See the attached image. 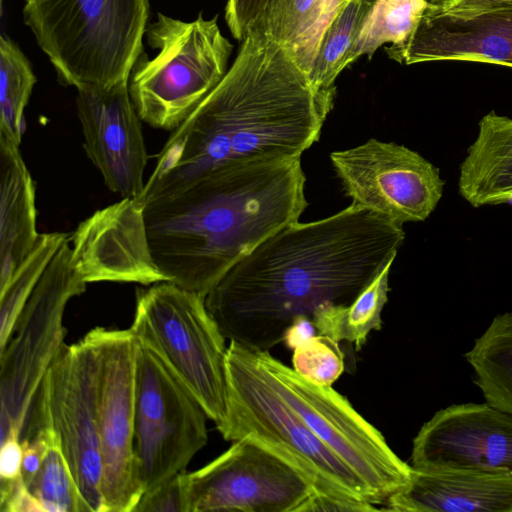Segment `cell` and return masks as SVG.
Segmentation results:
<instances>
[{
	"instance_id": "cell-18",
	"label": "cell",
	"mask_w": 512,
	"mask_h": 512,
	"mask_svg": "<svg viewBox=\"0 0 512 512\" xmlns=\"http://www.w3.org/2000/svg\"><path fill=\"white\" fill-rule=\"evenodd\" d=\"M386 52L405 65L467 61L512 68V10L454 16L431 6L407 42Z\"/></svg>"
},
{
	"instance_id": "cell-28",
	"label": "cell",
	"mask_w": 512,
	"mask_h": 512,
	"mask_svg": "<svg viewBox=\"0 0 512 512\" xmlns=\"http://www.w3.org/2000/svg\"><path fill=\"white\" fill-rule=\"evenodd\" d=\"M69 238V234L63 232L40 234L31 253L15 271L6 288L0 292V351L11 337L17 317L49 262Z\"/></svg>"
},
{
	"instance_id": "cell-24",
	"label": "cell",
	"mask_w": 512,
	"mask_h": 512,
	"mask_svg": "<svg viewBox=\"0 0 512 512\" xmlns=\"http://www.w3.org/2000/svg\"><path fill=\"white\" fill-rule=\"evenodd\" d=\"M391 266L388 265L349 305L319 309L312 317L317 333L338 342L348 341L359 351L368 335L381 329Z\"/></svg>"
},
{
	"instance_id": "cell-16",
	"label": "cell",
	"mask_w": 512,
	"mask_h": 512,
	"mask_svg": "<svg viewBox=\"0 0 512 512\" xmlns=\"http://www.w3.org/2000/svg\"><path fill=\"white\" fill-rule=\"evenodd\" d=\"M76 109L84 150L107 188L122 198L139 199L148 154L128 82L77 89Z\"/></svg>"
},
{
	"instance_id": "cell-13",
	"label": "cell",
	"mask_w": 512,
	"mask_h": 512,
	"mask_svg": "<svg viewBox=\"0 0 512 512\" xmlns=\"http://www.w3.org/2000/svg\"><path fill=\"white\" fill-rule=\"evenodd\" d=\"M352 203L403 226L425 221L442 198L440 170L418 152L374 138L330 154Z\"/></svg>"
},
{
	"instance_id": "cell-26",
	"label": "cell",
	"mask_w": 512,
	"mask_h": 512,
	"mask_svg": "<svg viewBox=\"0 0 512 512\" xmlns=\"http://www.w3.org/2000/svg\"><path fill=\"white\" fill-rule=\"evenodd\" d=\"M37 79L17 43L0 36V137L20 145L25 132L24 110Z\"/></svg>"
},
{
	"instance_id": "cell-10",
	"label": "cell",
	"mask_w": 512,
	"mask_h": 512,
	"mask_svg": "<svg viewBox=\"0 0 512 512\" xmlns=\"http://www.w3.org/2000/svg\"><path fill=\"white\" fill-rule=\"evenodd\" d=\"M255 354L276 391L358 476L374 505L384 504L409 484L411 465L393 452L382 433L347 398L332 386L306 380L269 351Z\"/></svg>"
},
{
	"instance_id": "cell-5",
	"label": "cell",
	"mask_w": 512,
	"mask_h": 512,
	"mask_svg": "<svg viewBox=\"0 0 512 512\" xmlns=\"http://www.w3.org/2000/svg\"><path fill=\"white\" fill-rule=\"evenodd\" d=\"M227 370V415L217 428L225 440L262 443L308 479L313 496L373 504L358 476L276 391L254 351L230 342Z\"/></svg>"
},
{
	"instance_id": "cell-27",
	"label": "cell",
	"mask_w": 512,
	"mask_h": 512,
	"mask_svg": "<svg viewBox=\"0 0 512 512\" xmlns=\"http://www.w3.org/2000/svg\"><path fill=\"white\" fill-rule=\"evenodd\" d=\"M374 0H349L328 26L309 78L321 89L335 88V80L349 65L363 17Z\"/></svg>"
},
{
	"instance_id": "cell-17",
	"label": "cell",
	"mask_w": 512,
	"mask_h": 512,
	"mask_svg": "<svg viewBox=\"0 0 512 512\" xmlns=\"http://www.w3.org/2000/svg\"><path fill=\"white\" fill-rule=\"evenodd\" d=\"M70 241L73 263L87 284L166 281L151 255L144 204L138 199L122 198L97 210L78 225Z\"/></svg>"
},
{
	"instance_id": "cell-8",
	"label": "cell",
	"mask_w": 512,
	"mask_h": 512,
	"mask_svg": "<svg viewBox=\"0 0 512 512\" xmlns=\"http://www.w3.org/2000/svg\"><path fill=\"white\" fill-rule=\"evenodd\" d=\"M98 357L85 336L63 343L34 397L20 440L51 429L88 512H103L102 458L97 416Z\"/></svg>"
},
{
	"instance_id": "cell-37",
	"label": "cell",
	"mask_w": 512,
	"mask_h": 512,
	"mask_svg": "<svg viewBox=\"0 0 512 512\" xmlns=\"http://www.w3.org/2000/svg\"><path fill=\"white\" fill-rule=\"evenodd\" d=\"M425 1L434 6H442L449 0H425Z\"/></svg>"
},
{
	"instance_id": "cell-11",
	"label": "cell",
	"mask_w": 512,
	"mask_h": 512,
	"mask_svg": "<svg viewBox=\"0 0 512 512\" xmlns=\"http://www.w3.org/2000/svg\"><path fill=\"white\" fill-rule=\"evenodd\" d=\"M134 452L143 493L183 471L207 443V414L167 365L135 338Z\"/></svg>"
},
{
	"instance_id": "cell-32",
	"label": "cell",
	"mask_w": 512,
	"mask_h": 512,
	"mask_svg": "<svg viewBox=\"0 0 512 512\" xmlns=\"http://www.w3.org/2000/svg\"><path fill=\"white\" fill-rule=\"evenodd\" d=\"M267 0H227L225 20L232 36L241 41L262 14Z\"/></svg>"
},
{
	"instance_id": "cell-12",
	"label": "cell",
	"mask_w": 512,
	"mask_h": 512,
	"mask_svg": "<svg viewBox=\"0 0 512 512\" xmlns=\"http://www.w3.org/2000/svg\"><path fill=\"white\" fill-rule=\"evenodd\" d=\"M85 336L98 357L103 512H133L143 495L134 452L135 337L130 328L102 327Z\"/></svg>"
},
{
	"instance_id": "cell-36",
	"label": "cell",
	"mask_w": 512,
	"mask_h": 512,
	"mask_svg": "<svg viewBox=\"0 0 512 512\" xmlns=\"http://www.w3.org/2000/svg\"><path fill=\"white\" fill-rule=\"evenodd\" d=\"M317 334L318 333L312 319L307 316H301L298 317L286 330L283 342L288 348L294 349L302 342Z\"/></svg>"
},
{
	"instance_id": "cell-30",
	"label": "cell",
	"mask_w": 512,
	"mask_h": 512,
	"mask_svg": "<svg viewBox=\"0 0 512 512\" xmlns=\"http://www.w3.org/2000/svg\"><path fill=\"white\" fill-rule=\"evenodd\" d=\"M292 366L306 380L332 386L344 371V353L338 341L317 334L293 349Z\"/></svg>"
},
{
	"instance_id": "cell-14",
	"label": "cell",
	"mask_w": 512,
	"mask_h": 512,
	"mask_svg": "<svg viewBox=\"0 0 512 512\" xmlns=\"http://www.w3.org/2000/svg\"><path fill=\"white\" fill-rule=\"evenodd\" d=\"M188 479L191 512H300L314 492L297 468L250 436Z\"/></svg>"
},
{
	"instance_id": "cell-35",
	"label": "cell",
	"mask_w": 512,
	"mask_h": 512,
	"mask_svg": "<svg viewBox=\"0 0 512 512\" xmlns=\"http://www.w3.org/2000/svg\"><path fill=\"white\" fill-rule=\"evenodd\" d=\"M440 10L454 16H470L495 10H512V0H449Z\"/></svg>"
},
{
	"instance_id": "cell-20",
	"label": "cell",
	"mask_w": 512,
	"mask_h": 512,
	"mask_svg": "<svg viewBox=\"0 0 512 512\" xmlns=\"http://www.w3.org/2000/svg\"><path fill=\"white\" fill-rule=\"evenodd\" d=\"M19 146L0 137V292L35 247V185Z\"/></svg>"
},
{
	"instance_id": "cell-3",
	"label": "cell",
	"mask_w": 512,
	"mask_h": 512,
	"mask_svg": "<svg viewBox=\"0 0 512 512\" xmlns=\"http://www.w3.org/2000/svg\"><path fill=\"white\" fill-rule=\"evenodd\" d=\"M301 157L234 163L144 205L151 255L166 281L203 297L308 203Z\"/></svg>"
},
{
	"instance_id": "cell-6",
	"label": "cell",
	"mask_w": 512,
	"mask_h": 512,
	"mask_svg": "<svg viewBox=\"0 0 512 512\" xmlns=\"http://www.w3.org/2000/svg\"><path fill=\"white\" fill-rule=\"evenodd\" d=\"M145 36L157 52L152 58L140 54L129 94L143 122L173 131L224 78L233 45L221 32L218 15L205 19L202 13L183 21L158 12Z\"/></svg>"
},
{
	"instance_id": "cell-21",
	"label": "cell",
	"mask_w": 512,
	"mask_h": 512,
	"mask_svg": "<svg viewBox=\"0 0 512 512\" xmlns=\"http://www.w3.org/2000/svg\"><path fill=\"white\" fill-rule=\"evenodd\" d=\"M459 194L475 208L512 201V118L491 111L459 167Z\"/></svg>"
},
{
	"instance_id": "cell-22",
	"label": "cell",
	"mask_w": 512,
	"mask_h": 512,
	"mask_svg": "<svg viewBox=\"0 0 512 512\" xmlns=\"http://www.w3.org/2000/svg\"><path fill=\"white\" fill-rule=\"evenodd\" d=\"M348 1L267 0L253 25L287 49L309 76L328 26Z\"/></svg>"
},
{
	"instance_id": "cell-15",
	"label": "cell",
	"mask_w": 512,
	"mask_h": 512,
	"mask_svg": "<svg viewBox=\"0 0 512 512\" xmlns=\"http://www.w3.org/2000/svg\"><path fill=\"white\" fill-rule=\"evenodd\" d=\"M411 467L512 476V413L488 402L437 411L413 439Z\"/></svg>"
},
{
	"instance_id": "cell-31",
	"label": "cell",
	"mask_w": 512,
	"mask_h": 512,
	"mask_svg": "<svg viewBox=\"0 0 512 512\" xmlns=\"http://www.w3.org/2000/svg\"><path fill=\"white\" fill-rule=\"evenodd\" d=\"M133 512H191L188 473L183 470L144 492Z\"/></svg>"
},
{
	"instance_id": "cell-29",
	"label": "cell",
	"mask_w": 512,
	"mask_h": 512,
	"mask_svg": "<svg viewBox=\"0 0 512 512\" xmlns=\"http://www.w3.org/2000/svg\"><path fill=\"white\" fill-rule=\"evenodd\" d=\"M27 487L43 512H88L52 430L42 465Z\"/></svg>"
},
{
	"instance_id": "cell-23",
	"label": "cell",
	"mask_w": 512,
	"mask_h": 512,
	"mask_svg": "<svg viewBox=\"0 0 512 512\" xmlns=\"http://www.w3.org/2000/svg\"><path fill=\"white\" fill-rule=\"evenodd\" d=\"M464 358L486 402L512 413V312L496 315Z\"/></svg>"
},
{
	"instance_id": "cell-7",
	"label": "cell",
	"mask_w": 512,
	"mask_h": 512,
	"mask_svg": "<svg viewBox=\"0 0 512 512\" xmlns=\"http://www.w3.org/2000/svg\"><path fill=\"white\" fill-rule=\"evenodd\" d=\"M130 330L220 427L228 407V347L205 306V297L169 281L139 289Z\"/></svg>"
},
{
	"instance_id": "cell-25",
	"label": "cell",
	"mask_w": 512,
	"mask_h": 512,
	"mask_svg": "<svg viewBox=\"0 0 512 512\" xmlns=\"http://www.w3.org/2000/svg\"><path fill=\"white\" fill-rule=\"evenodd\" d=\"M431 6L425 0H374L363 17L349 65L363 55L371 60L386 43L394 47L406 43Z\"/></svg>"
},
{
	"instance_id": "cell-33",
	"label": "cell",
	"mask_w": 512,
	"mask_h": 512,
	"mask_svg": "<svg viewBox=\"0 0 512 512\" xmlns=\"http://www.w3.org/2000/svg\"><path fill=\"white\" fill-rule=\"evenodd\" d=\"M0 510L2 512H43L22 476L12 481H0Z\"/></svg>"
},
{
	"instance_id": "cell-1",
	"label": "cell",
	"mask_w": 512,
	"mask_h": 512,
	"mask_svg": "<svg viewBox=\"0 0 512 512\" xmlns=\"http://www.w3.org/2000/svg\"><path fill=\"white\" fill-rule=\"evenodd\" d=\"M404 240L402 225L353 203L326 218L296 221L232 266L205 306L230 342L269 351L298 317L353 302L393 264Z\"/></svg>"
},
{
	"instance_id": "cell-4",
	"label": "cell",
	"mask_w": 512,
	"mask_h": 512,
	"mask_svg": "<svg viewBox=\"0 0 512 512\" xmlns=\"http://www.w3.org/2000/svg\"><path fill=\"white\" fill-rule=\"evenodd\" d=\"M22 13L58 81L76 90L128 82L144 51L149 0H23Z\"/></svg>"
},
{
	"instance_id": "cell-19",
	"label": "cell",
	"mask_w": 512,
	"mask_h": 512,
	"mask_svg": "<svg viewBox=\"0 0 512 512\" xmlns=\"http://www.w3.org/2000/svg\"><path fill=\"white\" fill-rule=\"evenodd\" d=\"M384 505L393 512H512V476L413 469L409 484Z\"/></svg>"
},
{
	"instance_id": "cell-34",
	"label": "cell",
	"mask_w": 512,
	"mask_h": 512,
	"mask_svg": "<svg viewBox=\"0 0 512 512\" xmlns=\"http://www.w3.org/2000/svg\"><path fill=\"white\" fill-rule=\"evenodd\" d=\"M23 448L20 438L10 434L1 441L0 481H12L22 476Z\"/></svg>"
},
{
	"instance_id": "cell-9",
	"label": "cell",
	"mask_w": 512,
	"mask_h": 512,
	"mask_svg": "<svg viewBox=\"0 0 512 512\" xmlns=\"http://www.w3.org/2000/svg\"><path fill=\"white\" fill-rule=\"evenodd\" d=\"M69 242L49 262L0 351L1 440L10 434L20 438L47 368L64 343L65 307L86 291Z\"/></svg>"
},
{
	"instance_id": "cell-2",
	"label": "cell",
	"mask_w": 512,
	"mask_h": 512,
	"mask_svg": "<svg viewBox=\"0 0 512 512\" xmlns=\"http://www.w3.org/2000/svg\"><path fill=\"white\" fill-rule=\"evenodd\" d=\"M335 93L314 86L287 49L252 25L221 82L171 131L138 200L172 196L234 163L301 157L318 141Z\"/></svg>"
}]
</instances>
